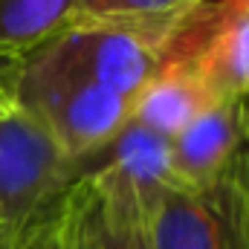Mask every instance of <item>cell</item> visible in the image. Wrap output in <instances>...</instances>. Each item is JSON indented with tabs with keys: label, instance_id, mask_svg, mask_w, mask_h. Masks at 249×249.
Wrapping results in <instances>:
<instances>
[{
	"label": "cell",
	"instance_id": "cell-7",
	"mask_svg": "<svg viewBox=\"0 0 249 249\" xmlns=\"http://www.w3.org/2000/svg\"><path fill=\"white\" fill-rule=\"evenodd\" d=\"M249 124V99L214 102L171 142L174 180L180 186H203L214 180L238 154Z\"/></svg>",
	"mask_w": 249,
	"mask_h": 249
},
{
	"label": "cell",
	"instance_id": "cell-6",
	"mask_svg": "<svg viewBox=\"0 0 249 249\" xmlns=\"http://www.w3.org/2000/svg\"><path fill=\"white\" fill-rule=\"evenodd\" d=\"M90 249H154L148 229V200L107 171H81L67 188Z\"/></svg>",
	"mask_w": 249,
	"mask_h": 249
},
{
	"label": "cell",
	"instance_id": "cell-15",
	"mask_svg": "<svg viewBox=\"0 0 249 249\" xmlns=\"http://www.w3.org/2000/svg\"><path fill=\"white\" fill-rule=\"evenodd\" d=\"M26 244H29V235L0 229V249H26Z\"/></svg>",
	"mask_w": 249,
	"mask_h": 249
},
{
	"label": "cell",
	"instance_id": "cell-14",
	"mask_svg": "<svg viewBox=\"0 0 249 249\" xmlns=\"http://www.w3.org/2000/svg\"><path fill=\"white\" fill-rule=\"evenodd\" d=\"M238 168H241V177H244V186H247V197H249V124H247V136L238 148Z\"/></svg>",
	"mask_w": 249,
	"mask_h": 249
},
{
	"label": "cell",
	"instance_id": "cell-13",
	"mask_svg": "<svg viewBox=\"0 0 249 249\" xmlns=\"http://www.w3.org/2000/svg\"><path fill=\"white\" fill-rule=\"evenodd\" d=\"M23 58H12L0 53V122L18 110V75Z\"/></svg>",
	"mask_w": 249,
	"mask_h": 249
},
{
	"label": "cell",
	"instance_id": "cell-5",
	"mask_svg": "<svg viewBox=\"0 0 249 249\" xmlns=\"http://www.w3.org/2000/svg\"><path fill=\"white\" fill-rule=\"evenodd\" d=\"M58 41L102 87L133 107L142 87L168 61L174 38L127 23H75Z\"/></svg>",
	"mask_w": 249,
	"mask_h": 249
},
{
	"label": "cell",
	"instance_id": "cell-2",
	"mask_svg": "<svg viewBox=\"0 0 249 249\" xmlns=\"http://www.w3.org/2000/svg\"><path fill=\"white\" fill-rule=\"evenodd\" d=\"M154 249H249V197L235 160L203 186L162 188L148 206Z\"/></svg>",
	"mask_w": 249,
	"mask_h": 249
},
{
	"label": "cell",
	"instance_id": "cell-11",
	"mask_svg": "<svg viewBox=\"0 0 249 249\" xmlns=\"http://www.w3.org/2000/svg\"><path fill=\"white\" fill-rule=\"evenodd\" d=\"M206 0H75L78 23H127L165 35L177 29Z\"/></svg>",
	"mask_w": 249,
	"mask_h": 249
},
{
	"label": "cell",
	"instance_id": "cell-10",
	"mask_svg": "<svg viewBox=\"0 0 249 249\" xmlns=\"http://www.w3.org/2000/svg\"><path fill=\"white\" fill-rule=\"evenodd\" d=\"M75 23V0H0V53L26 58Z\"/></svg>",
	"mask_w": 249,
	"mask_h": 249
},
{
	"label": "cell",
	"instance_id": "cell-1",
	"mask_svg": "<svg viewBox=\"0 0 249 249\" xmlns=\"http://www.w3.org/2000/svg\"><path fill=\"white\" fill-rule=\"evenodd\" d=\"M18 107L75 162L105 148L130 119V105L102 87L58 38L23 58Z\"/></svg>",
	"mask_w": 249,
	"mask_h": 249
},
{
	"label": "cell",
	"instance_id": "cell-3",
	"mask_svg": "<svg viewBox=\"0 0 249 249\" xmlns=\"http://www.w3.org/2000/svg\"><path fill=\"white\" fill-rule=\"evenodd\" d=\"M78 177V162L20 107L0 122V229L29 235Z\"/></svg>",
	"mask_w": 249,
	"mask_h": 249
},
{
	"label": "cell",
	"instance_id": "cell-4",
	"mask_svg": "<svg viewBox=\"0 0 249 249\" xmlns=\"http://www.w3.org/2000/svg\"><path fill=\"white\" fill-rule=\"evenodd\" d=\"M177 29L168 61H188L217 99H249V0H206Z\"/></svg>",
	"mask_w": 249,
	"mask_h": 249
},
{
	"label": "cell",
	"instance_id": "cell-8",
	"mask_svg": "<svg viewBox=\"0 0 249 249\" xmlns=\"http://www.w3.org/2000/svg\"><path fill=\"white\" fill-rule=\"evenodd\" d=\"M107 171L113 177L133 186L148 203L162 191L174 186V165H171V142L157 136L154 130L130 122L96 154L78 160V174L81 171Z\"/></svg>",
	"mask_w": 249,
	"mask_h": 249
},
{
	"label": "cell",
	"instance_id": "cell-12",
	"mask_svg": "<svg viewBox=\"0 0 249 249\" xmlns=\"http://www.w3.org/2000/svg\"><path fill=\"white\" fill-rule=\"evenodd\" d=\"M26 249H90L81 235V226H78V217L70 206L67 191L44 214V220L29 232Z\"/></svg>",
	"mask_w": 249,
	"mask_h": 249
},
{
	"label": "cell",
	"instance_id": "cell-9",
	"mask_svg": "<svg viewBox=\"0 0 249 249\" xmlns=\"http://www.w3.org/2000/svg\"><path fill=\"white\" fill-rule=\"evenodd\" d=\"M214 102L217 99L206 90L188 61H165L136 96L130 122L154 130L162 139H174Z\"/></svg>",
	"mask_w": 249,
	"mask_h": 249
}]
</instances>
